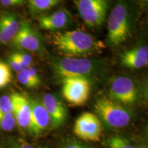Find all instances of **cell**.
<instances>
[{"label": "cell", "instance_id": "ba28073f", "mask_svg": "<svg viewBox=\"0 0 148 148\" xmlns=\"http://www.w3.org/2000/svg\"><path fill=\"white\" fill-rule=\"evenodd\" d=\"M138 90L134 81L130 77H116L110 86V97L125 104H133L137 99Z\"/></svg>", "mask_w": 148, "mask_h": 148}, {"label": "cell", "instance_id": "7402d4cb", "mask_svg": "<svg viewBox=\"0 0 148 148\" xmlns=\"http://www.w3.org/2000/svg\"><path fill=\"white\" fill-rule=\"evenodd\" d=\"M5 148H35L23 138H16L11 140Z\"/></svg>", "mask_w": 148, "mask_h": 148}, {"label": "cell", "instance_id": "5bb4252c", "mask_svg": "<svg viewBox=\"0 0 148 148\" xmlns=\"http://www.w3.org/2000/svg\"><path fill=\"white\" fill-rule=\"evenodd\" d=\"M121 62L123 66L131 69H140L148 64V48L138 46L122 53Z\"/></svg>", "mask_w": 148, "mask_h": 148}, {"label": "cell", "instance_id": "5b68a950", "mask_svg": "<svg viewBox=\"0 0 148 148\" xmlns=\"http://www.w3.org/2000/svg\"><path fill=\"white\" fill-rule=\"evenodd\" d=\"M90 84L86 77L62 79V93L67 102L74 106H82L89 98Z\"/></svg>", "mask_w": 148, "mask_h": 148}, {"label": "cell", "instance_id": "d4e9b609", "mask_svg": "<svg viewBox=\"0 0 148 148\" xmlns=\"http://www.w3.org/2000/svg\"><path fill=\"white\" fill-rule=\"evenodd\" d=\"M63 148H90L89 146L84 145L76 140H69L64 144Z\"/></svg>", "mask_w": 148, "mask_h": 148}, {"label": "cell", "instance_id": "83f0119b", "mask_svg": "<svg viewBox=\"0 0 148 148\" xmlns=\"http://www.w3.org/2000/svg\"><path fill=\"white\" fill-rule=\"evenodd\" d=\"M139 148H147V147H146V146H142V147H140Z\"/></svg>", "mask_w": 148, "mask_h": 148}, {"label": "cell", "instance_id": "4316f807", "mask_svg": "<svg viewBox=\"0 0 148 148\" xmlns=\"http://www.w3.org/2000/svg\"><path fill=\"white\" fill-rule=\"evenodd\" d=\"M17 53L18 54V56L21 57V59L24 61V62H26V63L28 64L29 66H30V64H32V56H31L30 54H29V53L23 52V51H20V52L18 51V52H17Z\"/></svg>", "mask_w": 148, "mask_h": 148}, {"label": "cell", "instance_id": "9c48e42d", "mask_svg": "<svg viewBox=\"0 0 148 148\" xmlns=\"http://www.w3.org/2000/svg\"><path fill=\"white\" fill-rule=\"evenodd\" d=\"M10 42L18 49L31 51H38L41 49L42 45L39 35L25 20L20 23L19 29Z\"/></svg>", "mask_w": 148, "mask_h": 148}, {"label": "cell", "instance_id": "ac0fdd59", "mask_svg": "<svg viewBox=\"0 0 148 148\" xmlns=\"http://www.w3.org/2000/svg\"><path fill=\"white\" fill-rule=\"evenodd\" d=\"M16 124V123L13 112L0 114V129L1 130L9 132L14 128Z\"/></svg>", "mask_w": 148, "mask_h": 148}, {"label": "cell", "instance_id": "44dd1931", "mask_svg": "<svg viewBox=\"0 0 148 148\" xmlns=\"http://www.w3.org/2000/svg\"><path fill=\"white\" fill-rule=\"evenodd\" d=\"M9 112H13V104L10 96H1L0 97V114Z\"/></svg>", "mask_w": 148, "mask_h": 148}, {"label": "cell", "instance_id": "277c9868", "mask_svg": "<svg viewBox=\"0 0 148 148\" xmlns=\"http://www.w3.org/2000/svg\"><path fill=\"white\" fill-rule=\"evenodd\" d=\"M77 10L83 21L89 27L104 23L109 8V0H75Z\"/></svg>", "mask_w": 148, "mask_h": 148}, {"label": "cell", "instance_id": "e0dca14e", "mask_svg": "<svg viewBox=\"0 0 148 148\" xmlns=\"http://www.w3.org/2000/svg\"><path fill=\"white\" fill-rule=\"evenodd\" d=\"M108 148H135L127 138L119 135L111 136L107 141Z\"/></svg>", "mask_w": 148, "mask_h": 148}, {"label": "cell", "instance_id": "3957f363", "mask_svg": "<svg viewBox=\"0 0 148 148\" xmlns=\"http://www.w3.org/2000/svg\"><path fill=\"white\" fill-rule=\"evenodd\" d=\"M95 109L102 121L111 127H123L131 121L130 111L108 98L98 99L95 104Z\"/></svg>", "mask_w": 148, "mask_h": 148}, {"label": "cell", "instance_id": "52a82bcc", "mask_svg": "<svg viewBox=\"0 0 148 148\" xmlns=\"http://www.w3.org/2000/svg\"><path fill=\"white\" fill-rule=\"evenodd\" d=\"M73 132L75 136L83 140L99 141L102 125L99 116L90 112H83L75 120Z\"/></svg>", "mask_w": 148, "mask_h": 148}, {"label": "cell", "instance_id": "7a4b0ae2", "mask_svg": "<svg viewBox=\"0 0 148 148\" xmlns=\"http://www.w3.org/2000/svg\"><path fill=\"white\" fill-rule=\"evenodd\" d=\"M131 16L129 5L119 0L108 18V40L111 46H118L126 41L131 33Z\"/></svg>", "mask_w": 148, "mask_h": 148}, {"label": "cell", "instance_id": "8fae6325", "mask_svg": "<svg viewBox=\"0 0 148 148\" xmlns=\"http://www.w3.org/2000/svg\"><path fill=\"white\" fill-rule=\"evenodd\" d=\"M42 103L49 114L53 127L57 128L64 124L67 116V110L58 97L51 93H47L44 95Z\"/></svg>", "mask_w": 148, "mask_h": 148}, {"label": "cell", "instance_id": "7c38bea8", "mask_svg": "<svg viewBox=\"0 0 148 148\" xmlns=\"http://www.w3.org/2000/svg\"><path fill=\"white\" fill-rule=\"evenodd\" d=\"M10 97L13 104V114L16 124L21 128H28L31 115L29 99L18 92L11 94Z\"/></svg>", "mask_w": 148, "mask_h": 148}, {"label": "cell", "instance_id": "cb8c5ba5", "mask_svg": "<svg viewBox=\"0 0 148 148\" xmlns=\"http://www.w3.org/2000/svg\"><path fill=\"white\" fill-rule=\"evenodd\" d=\"M25 0H0V3L3 6H14V5H21L25 3Z\"/></svg>", "mask_w": 148, "mask_h": 148}, {"label": "cell", "instance_id": "ffe728a7", "mask_svg": "<svg viewBox=\"0 0 148 148\" xmlns=\"http://www.w3.org/2000/svg\"><path fill=\"white\" fill-rule=\"evenodd\" d=\"M16 78H17L18 82L21 83L23 86H26L27 88H34L38 86V85L31 78L29 74L27 73V69L21 70V71L18 72L16 75Z\"/></svg>", "mask_w": 148, "mask_h": 148}, {"label": "cell", "instance_id": "4fadbf2b", "mask_svg": "<svg viewBox=\"0 0 148 148\" xmlns=\"http://www.w3.org/2000/svg\"><path fill=\"white\" fill-rule=\"evenodd\" d=\"M71 20V15L67 10H60L48 15L40 16L38 21L40 28L45 30L56 31L66 27Z\"/></svg>", "mask_w": 148, "mask_h": 148}, {"label": "cell", "instance_id": "30bf717a", "mask_svg": "<svg viewBox=\"0 0 148 148\" xmlns=\"http://www.w3.org/2000/svg\"><path fill=\"white\" fill-rule=\"evenodd\" d=\"M31 106L30 121L28 130L31 134L39 135L44 132L50 123V118L42 102L37 99H29Z\"/></svg>", "mask_w": 148, "mask_h": 148}, {"label": "cell", "instance_id": "d6986e66", "mask_svg": "<svg viewBox=\"0 0 148 148\" xmlns=\"http://www.w3.org/2000/svg\"><path fill=\"white\" fill-rule=\"evenodd\" d=\"M12 79V73L7 64L0 62V88L5 87Z\"/></svg>", "mask_w": 148, "mask_h": 148}, {"label": "cell", "instance_id": "603a6c76", "mask_svg": "<svg viewBox=\"0 0 148 148\" xmlns=\"http://www.w3.org/2000/svg\"><path fill=\"white\" fill-rule=\"evenodd\" d=\"M26 69L27 73L29 74V75L31 77V78H32L33 80L39 86L40 84V78L38 72H37V70L35 69V68L31 67V66H29V67H28Z\"/></svg>", "mask_w": 148, "mask_h": 148}, {"label": "cell", "instance_id": "8992f818", "mask_svg": "<svg viewBox=\"0 0 148 148\" xmlns=\"http://www.w3.org/2000/svg\"><path fill=\"white\" fill-rule=\"evenodd\" d=\"M54 71L62 79L71 77H85L95 70V63L86 58H65L53 64Z\"/></svg>", "mask_w": 148, "mask_h": 148}, {"label": "cell", "instance_id": "484cf974", "mask_svg": "<svg viewBox=\"0 0 148 148\" xmlns=\"http://www.w3.org/2000/svg\"><path fill=\"white\" fill-rule=\"evenodd\" d=\"M9 64H10V66L12 68V69H13L14 71L17 72V73L20 72L22 70L21 66H20L19 64H18L17 61L16 60V59L14 57V56L12 55V53L10 56V57H9Z\"/></svg>", "mask_w": 148, "mask_h": 148}, {"label": "cell", "instance_id": "2e32d148", "mask_svg": "<svg viewBox=\"0 0 148 148\" xmlns=\"http://www.w3.org/2000/svg\"><path fill=\"white\" fill-rule=\"evenodd\" d=\"M31 10L34 12H42L51 9L60 0H27Z\"/></svg>", "mask_w": 148, "mask_h": 148}, {"label": "cell", "instance_id": "6da1fadb", "mask_svg": "<svg viewBox=\"0 0 148 148\" xmlns=\"http://www.w3.org/2000/svg\"><path fill=\"white\" fill-rule=\"evenodd\" d=\"M53 45L66 57L84 58L96 53L105 47L100 40L80 29L50 34Z\"/></svg>", "mask_w": 148, "mask_h": 148}, {"label": "cell", "instance_id": "9a60e30c", "mask_svg": "<svg viewBox=\"0 0 148 148\" xmlns=\"http://www.w3.org/2000/svg\"><path fill=\"white\" fill-rule=\"evenodd\" d=\"M20 23L15 14L4 12L0 14V42L7 44L13 39L19 29Z\"/></svg>", "mask_w": 148, "mask_h": 148}, {"label": "cell", "instance_id": "f1b7e54d", "mask_svg": "<svg viewBox=\"0 0 148 148\" xmlns=\"http://www.w3.org/2000/svg\"><path fill=\"white\" fill-rule=\"evenodd\" d=\"M141 1H144V2H147V0H141Z\"/></svg>", "mask_w": 148, "mask_h": 148}]
</instances>
